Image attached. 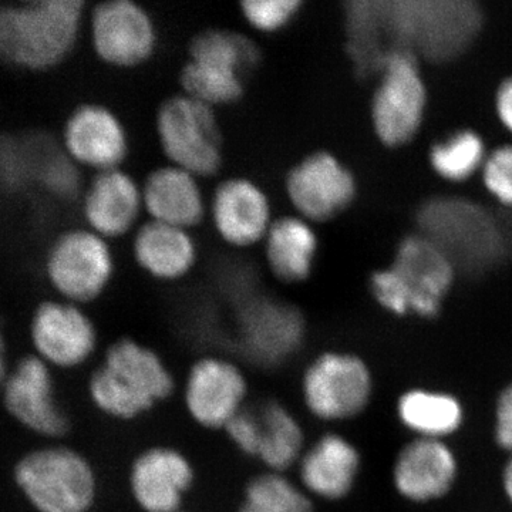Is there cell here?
I'll use <instances>...</instances> for the list:
<instances>
[{
  "mask_svg": "<svg viewBox=\"0 0 512 512\" xmlns=\"http://www.w3.org/2000/svg\"><path fill=\"white\" fill-rule=\"evenodd\" d=\"M114 266L107 239L92 229H73L53 244L46 274L63 301L80 306L103 295L113 279Z\"/></svg>",
  "mask_w": 512,
  "mask_h": 512,
  "instance_id": "9c48e42d",
  "label": "cell"
},
{
  "mask_svg": "<svg viewBox=\"0 0 512 512\" xmlns=\"http://www.w3.org/2000/svg\"><path fill=\"white\" fill-rule=\"evenodd\" d=\"M20 493L37 512H90L99 481L79 451L47 446L25 454L13 470Z\"/></svg>",
  "mask_w": 512,
  "mask_h": 512,
  "instance_id": "5b68a950",
  "label": "cell"
},
{
  "mask_svg": "<svg viewBox=\"0 0 512 512\" xmlns=\"http://www.w3.org/2000/svg\"><path fill=\"white\" fill-rule=\"evenodd\" d=\"M264 242L266 264L278 281L295 285L311 278L319 251L311 222L301 217L278 218Z\"/></svg>",
  "mask_w": 512,
  "mask_h": 512,
  "instance_id": "d4e9b609",
  "label": "cell"
},
{
  "mask_svg": "<svg viewBox=\"0 0 512 512\" xmlns=\"http://www.w3.org/2000/svg\"><path fill=\"white\" fill-rule=\"evenodd\" d=\"M198 180L175 165H165L148 175L141 188L144 210L151 221L187 231L201 224L207 207Z\"/></svg>",
  "mask_w": 512,
  "mask_h": 512,
  "instance_id": "603a6c76",
  "label": "cell"
},
{
  "mask_svg": "<svg viewBox=\"0 0 512 512\" xmlns=\"http://www.w3.org/2000/svg\"><path fill=\"white\" fill-rule=\"evenodd\" d=\"M396 414L416 439L447 441L466 423V409L456 394L423 387L400 394Z\"/></svg>",
  "mask_w": 512,
  "mask_h": 512,
  "instance_id": "484cf974",
  "label": "cell"
},
{
  "mask_svg": "<svg viewBox=\"0 0 512 512\" xmlns=\"http://www.w3.org/2000/svg\"><path fill=\"white\" fill-rule=\"evenodd\" d=\"M369 288L377 305L390 315L402 318L412 313L409 291L392 265L373 272Z\"/></svg>",
  "mask_w": 512,
  "mask_h": 512,
  "instance_id": "e575fe53",
  "label": "cell"
},
{
  "mask_svg": "<svg viewBox=\"0 0 512 512\" xmlns=\"http://www.w3.org/2000/svg\"><path fill=\"white\" fill-rule=\"evenodd\" d=\"M420 234L446 252L456 268L484 271L507 251L503 228L476 202L463 198H433L421 205Z\"/></svg>",
  "mask_w": 512,
  "mask_h": 512,
  "instance_id": "277c9868",
  "label": "cell"
},
{
  "mask_svg": "<svg viewBox=\"0 0 512 512\" xmlns=\"http://www.w3.org/2000/svg\"><path fill=\"white\" fill-rule=\"evenodd\" d=\"M87 390L101 413L130 421L165 402L174 393L175 380L156 350L136 339L123 338L107 348Z\"/></svg>",
  "mask_w": 512,
  "mask_h": 512,
  "instance_id": "6da1fadb",
  "label": "cell"
},
{
  "mask_svg": "<svg viewBox=\"0 0 512 512\" xmlns=\"http://www.w3.org/2000/svg\"><path fill=\"white\" fill-rule=\"evenodd\" d=\"M238 512H313V498L284 473L265 471L249 480Z\"/></svg>",
  "mask_w": 512,
  "mask_h": 512,
  "instance_id": "f546056e",
  "label": "cell"
},
{
  "mask_svg": "<svg viewBox=\"0 0 512 512\" xmlns=\"http://www.w3.org/2000/svg\"><path fill=\"white\" fill-rule=\"evenodd\" d=\"M348 53L357 73L370 76L380 73L390 52L384 2H350L345 9Z\"/></svg>",
  "mask_w": 512,
  "mask_h": 512,
  "instance_id": "4316f807",
  "label": "cell"
},
{
  "mask_svg": "<svg viewBox=\"0 0 512 512\" xmlns=\"http://www.w3.org/2000/svg\"><path fill=\"white\" fill-rule=\"evenodd\" d=\"M180 512H184V511H180Z\"/></svg>",
  "mask_w": 512,
  "mask_h": 512,
  "instance_id": "60d3db41",
  "label": "cell"
},
{
  "mask_svg": "<svg viewBox=\"0 0 512 512\" xmlns=\"http://www.w3.org/2000/svg\"><path fill=\"white\" fill-rule=\"evenodd\" d=\"M460 463L453 447L443 440L416 439L404 444L394 458V491L414 504H429L453 491Z\"/></svg>",
  "mask_w": 512,
  "mask_h": 512,
  "instance_id": "9a60e30c",
  "label": "cell"
},
{
  "mask_svg": "<svg viewBox=\"0 0 512 512\" xmlns=\"http://www.w3.org/2000/svg\"><path fill=\"white\" fill-rule=\"evenodd\" d=\"M63 141L70 160L99 173L120 168L130 151L123 121L101 104L74 110L64 126Z\"/></svg>",
  "mask_w": 512,
  "mask_h": 512,
  "instance_id": "ac0fdd59",
  "label": "cell"
},
{
  "mask_svg": "<svg viewBox=\"0 0 512 512\" xmlns=\"http://www.w3.org/2000/svg\"><path fill=\"white\" fill-rule=\"evenodd\" d=\"M244 80V76L225 67L191 59L181 72L184 94L212 109L241 99Z\"/></svg>",
  "mask_w": 512,
  "mask_h": 512,
  "instance_id": "1f68e13d",
  "label": "cell"
},
{
  "mask_svg": "<svg viewBox=\"0 0 512 512\" xmlns=\"http://www.w3.org/2000/svg\"><path fill=\"white\" fill-rule=\"evenodd\" d=\"M384 18L393 50L434 63L463 55L483 25L480 6L467 0L384 2Z\"/></svg>",
  "mask_w": 512,
  "mask_h": 512,
  "instance_id": "7a4b0ae2",
  "label": "cell"
},
{
  "mask_svg": "<svg viewBox=\"0 0 512 512\" xmlns=\"http://www.w3.org/2000/svg\"><path fill=\"white\" fill-rule=\"evenodd\" d=\"M194 481L191 461L170 446L141 451L128 474L131 497L143 512H180Z\"/></svg>",
  "mask_w": 512,
  "mask_h": 512,
  "instance_id": "e0dca14e",
  "label": "cell"
},
{
  "mask_svg": "<svg viewBox=\"0 0 512 512\" xmlns=\"http://www.w3.org/2000/svg\"><path fill=\"white\" fill-rule=\"evenodd\" d=\"M495 444L512 456V382L501 390L494 412Z\"/></svg>",
  "mask_w": 512,
  "mask_h": 512,
  "instance_id": "8d00e7d4",
  "label": "cell"
},
{
  "mask_svg": "<svg viewBox=\"0 0 512 512\" xmlns=\"http://www.w3.org/2000/svg\"><path fill=\"white\" fill-rule=\"evenodd\" d=\"M505 498L512 507V456L508 457L507 463L503 468V477H501Z\"/></svg>",
  "mask_w": 512,
  "mask_h": 512,
  "instance_id": "f35d334b",
  "label": "cell"
},
{
  "mask_svg": "<svg viewBox=\"0 0 512 512\" xmlns=\"http://www.w3.org/2000/svg\"><path fill=\"white\" fill-rule=\"evenodd\" d=\"M143 208V188L121 168L97 173L84 194V218L89 229L104 239L128 234Z\"/></svg>",
  "mask_w": 512,
  "mask_h": 512,
  "instance_id": "7402d4cb",
  "label": "cell"
},
{
  "mask_svg": "<svg viewBox=\"0 0 512 512\" xmlns=\"http://www.w3.org/2000/svg\"><path fill=\"white\" fill-rule=\"evenodd\" d=\"M286 195L298 217L326 222L348 210L357 195L355 175L338 157L316 151L286 175Z\"/></svg>",
  "mask_w": 512,
  "mask_h": 512,
  "instance_id": "30bf717a",
  "label": "cell"
},
{
  "mask_svg": "<svg viewBox=\"0 0 512 512\" xmlns=\"http://www.w3.org/2000/svg\"><path fill=\"white\" fill-rule=\"evenodd\" d=\"M84 13L79 0H45L0 8V57L15 66L47 70L76 46Z\"/></svg>",
  "mask_w": 512,
  "mask_h": 512,
  "instance_id": "3957f363",
  "label": "cell"
},
{
  "mask_svg": "<svg viewBox=\"0 0 512 512\" xmlns=\"http://www.w3.org/2000/svg\"><path fill=\"white\" fill-rule=\"evenodd\" d=\"M392 266L409 291L413 315L437 318L456 281V265L446 252L424 235H409L397 247Z\"/></svg>",
  "mask_w": 512,
  "mask_h": 512,
  "instance_id": "2e32d148",
  "label": "cell"
},
{
  "mask_svg": "<svg viewBox=\"0 0 512 512\" xmlns=\"http://www.w3.org/2000/svg\"><path fill=\"white\" fill-rule=\"evenodd\" d=\"M242 342L249 355L262 365H279L299 348L305 322L295 306L261 299L252 302L241 319Z\"/></svg>",
  "mask_w": 512,
  "mask_h": 512,
  "instance_id": "44dd1931",
  "label": "cell"
},
{
  "mask_svg": "<svg viewBox=\"0 0 512 512\" xmlns=\"http://www.w3.org/2000/svg\"><path fill=\"white\" fill-rule=\"evenodd\" d=\"M487 156L483 137L466 128L434 144L429 161L441 180L460 184L481 173Z\"/></svg>",
  "mask_w": 512,
  "mask_h": 512,
  "instance_id": "f1b7e54d",
  "label": "cell"
},
{
  "mask_svg": "<svg viewBox=\"0 0 512 512\" xmlns=\"http://www.w3.org/2000/svg\"><path fill=\"white\" fill-rule=\"evenodd\" d=\"M197 245L187 229L150 221L138 229L133 255L138 266L158 281H178L197 262Z\"/></svg>",
  "mask_w": 512,
  "mask_h": 512,
  "instance_id": "cb8c5ba5",
  "label": "cell"
},
{
  "mask_svg": "<svg viewBox=\"0 0 512 512\" xmlns=\"http://www.w3.org/2000/svg\"><path fill=\"white\" fill-rule=\"evenodd\" d=\"M360 470L362 454L353 441L338 433L323 434L299 460V485L313 500L342 501L355 490Z\"/></svg>",
  "mask_w": 512,
  "mask_h": 512,
  "instance_id": "ffe728a7",
  "label": "cell"
},
{
  "mask_svg": "<svg viewBox=\"0 0 512 512\" xmlns=\"http://www.w3.org/2000/svg\"><path fill=\"white\" fill-rule=\"evenodd\" d=\"M94 52L119 69L146 63L157 47V30L150 13L130 0H110L93 10Z\"/></svg>",
  "mask_w": 512,
  "mask_h": 512,
  "instance_id": "5bb4252c",
  "label": "cell"
},
{
  "mask_svg": "<svg viewBox=\"0 0 512 512\" xmlns=\"http://www.w3.org/2000/svg\"><path fill=\"white\" fill-rule=\"evenodd\" d=\"M303 3L299 0H266L241 3V13L255 30L275 33L286 28L298 15Z\"/></svg>",
  "mask_w": 512,
  "mask_h": 512,
  "instance_id": "d6a6232c",
  "label": "cell"
},
{
  "mask_svg": "<svg viewBox=\"0 0 512 512\" xmlns=\"http://www.w3.org/2000/svg\"><path fill=\"white\" fill-rule=\"evenodd\" d=\"M210 211L215 231L235 248L264 241L274 222L268 195L248 178L222 181L212 195Z\"/></svg>",
  "mask_w": 512,
  "mask_h": 512,
  "instance_id": "d6986e66",
  "label": "cell"
},
{
  "mask_svg": "<svg viewBox=\"0 0 512 512\" xmlns=\"http://www.w3.org/2000/svg\"><path fill=\"white\" fill-rule=\"evenodd\" d=\"M157 136L171 165L197 178L212 177L222 165V138L214 109L187 94L161 104Z\"/></svg>",
  "mask_w": 512,
  "mask_h": 512,
  "instance_id": "52a82bcc",
  "label": "cell"
},
{
  "mask_svg": "<svg viewBox=\"0 0 512 512\" xmlns=\"http://www.w3.org/2000/svg\"><path fill=\"white\" fill-rule=\"evenodd\" d=\"M302 402L315 419L340 423L366 412L375 393L372 369L352 352L328 350L306 366Z\"/></svg>",
  "mask_w": 512,
  "mask_h": 512,
  "instance_id": "8992f818",
  "label": "cell"
},
{
  "mask_svg": "<svg viewBox=\"0 0 512 512\" xmlns=\"http://www.w3.org/2000/svg\"><path fill=\"white\" fill-rule=\"evenodd\" d=\"M190 59L218 64L247 76L259 62L258 47L241 33L207 30L192 40Z\"/></svg>",
  "mask_w": 512,
  "mask_h": 512,
  "instance_id": "4dcf8cb0",
  "label": "cell"
},
{
  "mask_svg": "<svg viewBox=\"0 0 512 512\" xmlns=\"http://www.w3.org/2000/svg\"><path fill=\"white\" fill-rule=\"evenodd\" d=\"M494 106L501 126L512 136V77H508L498 86Z\"/></svg>",
  "mask_w": 512,
  "mask_h": 512,
  "instance_id": "74e56055",
  "label": "cell"
},
{
  "mask_svg": "<svg viewBox=\"0 0 512 512\" xmlns=\"http://www.w3.org/2000/svg\"><path fill=\"white\" fill-rule=\"evenodd\" d=\"M373 94V128L383 146H406L419 133L427 106V89L417 57L394 50L380 70Z\"/></svg>",
  "mask_w": 512,
  "mask_h": 512,
  "instance_id": "ba28073f",
  "label": "cell"
},
{
  "mask_svg": "<svg viewBox=\"0 0 512 512\" xmlns=\"http://www.w3.org/2000/svg\"><path fill=\"white\" fill-rule=\"evenodd\" d=\"M261 443L258 457L266 471L286 473L298 466L306 450L305 433L295 414L284 404L269 400L258 410Z\"/></svg>",
  "mask_w": 512,
  "mask_h": 512,
  "instance_id": "83f0119b",
  "label": "cell"
},
{
  "mask_svg": "<svg viewBox=\"0 0 512 512\" xmlns=\"http://www.w3.org/2000/svg\"><path fill=\"white\" fill-rule=\"evenodd\" d=\"M36 356L57 369H76L89 362L99 345L96 325L80 308L67 301L40 303L30 323Z\"/></svg>",
  "mask_w": 512,
  "mask_h": 512,
  "instance_id": "4fadbf2b",
  "label": "cell"
},
{
  "mask_svg": "<svg viewBox=\"0 0 512 512\" xmlns=\"http://www.w3.org/2000/svg\"><path fill=\"white\" fill-rule=\"evenodd\" d=\"M9 375L8 360H6V345L3 338L2 330H0V389L5 383L6 377Z\"/></svg>",
  "mask_w": 512,
  "mask_h": 512,
  "instance_id": "ab89813d",
  "label": "cell"
},
{
  "mask_svg": "<svg viewBox=\"0 0 512 512\" xmlns=\"http://www.w3.org/2000/svg\"><path fill=\"white\" fill-rule=\"evenodd\" d=\"M231 443L248 457H258L259 443H261V423H259L258 410H242L231 423L225 427Z\"/></svg>",
  "mask_w": 512,
  "mask_h": 512,
  "instance_id": "d590c367",
  "label": "cell"
},
{
  "mask_svg": "<svg viewBox=\"0 0 512 512\" xmlns=\"http://www.w3.org/2000/svg\"><path fill=\"white\" fill-rule=\"evenodd\" d=\"M248 380L241 367L220 356L192 363L184 386V406L194 423L207 430H225L247 409Z\"/></svg>",
  "mask_w": 512,
  "mask_h": 512,
  "instance_id": "8fae6325",
  "label": "cell"
},
{
  "mask_svg": "<svg viewBox=\"0 0 512 512\" xmlns=\"http://www.w3.org/2000/svg\"><path fill=\"white\" fill-rule=\"evenodd\" d=\"M3 404L25 429L46 439H60L70 420L59 406L52 367L36 355L23 357L2 386Z\"/></svg>",
  "mask_w": 512,
  "mask_h": 512,
  "instance_id": "7c38bea8",
  "label": "cell"
},
{
  "mask_svg": "<svg viewBox=\"0 0 512 512\" xmlns=\"http://www.w3.org/2000/svg\"><path fill=\"white\" fill-rule=\"evenodd\" d=\"M480 174L488 194L498 204L512 210V144L490 151Z\"/></svg>",
  "mask_w": 512,
  "mask_h": 512,
  "instance_id": "836d02e7",
  "label": "cell"
}]
</instances>
